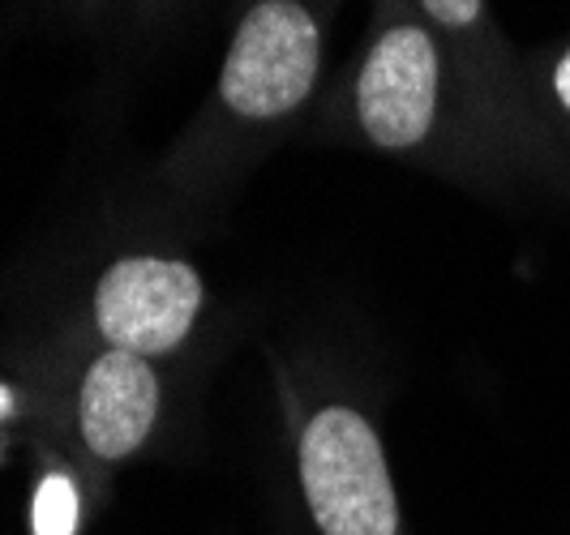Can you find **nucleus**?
Wrapping results in <instances>:
<instances>
[{"label": "nucleus", "mask_w": 570, "mask_h": 535, "mask_svg": "<svg viewBox=\"0 0 570 535\" xmlns=\"http://www.w3.org/2000/svg\"><path fill=\"white\" fill-rule=\"evenodd\" d=\"M48 416H52V386L39 365L0 373V450L48 428Z\"/></svg>", "instance_id": "1a4fd4ad"}, {"label": "nucleus", "mask_w": 570, "mask_h": 535, "mask_svg": "<svg viewBox=\"0 0 570 535\" xmlns=\"http://www.w3.org/2000/svg\"><path fill=\"white\" fill-rule=\"evenodd\" d=\"M451 60L459 65L463 82L481 99L498 133L519 150V159L532 168L537 180L570 185V164L549 146L528 86V57H519L489 0H407Z\"/></svg>", "instance_id": "423d86ee"}, {"label": "nucleus", "mask_w": 570, "mask_h": 535, "mask_svg": "<svg viewBox=\"0 0 570 535\" xmlns=\"http://www.w3.org/2000/svg\"><path fill=\"white\" fill-rule=\"evenodd\" d=\"M305 138L370 150L472 194H502L532 168L498 133L446 43L407 0H373L356 52L326 82Z\"/></svg>", "instance_id": "f257e3e1"}, {"label": "nucleus", "mask_w": 570, "mask_h": 535, "mask_svg": "<svg viewBox=\"0 0 570 535\" xmlns=\"http://www.w3.org/2000/svg\"><path fill=\"white\" fill-rule=\"evenodd\" d=\"M30 365H39L52 386V416L43 433H52L108 493L129 463L171 442L180 398L168 365L69 335H57Z\"/></svg>", "instance_id": "20e7f679"}, {"label": "nucleus", "mask_w": 570, "mask_h": 535, "mask_svg": "<svg viewBox=\"0 0 570 535\" xmlns=\"http://www.w3.org/2000/svg\"><path fill=\"white\" fill-rule=\"evenodd\" d=\"M340 9L343 0H236L215 82L150 171L171 215L202 219L228 206L275 146L305 133Z\"/></svg>", "instance_id": "f03ea898"}, {"label": "nucleus", "mask_w": 570, "mask_h": 535, "mask_svg": "<svg viewBox=\"0 0 570 535\" xmlns=\"http://www.w3.org/2000/svg\"><path fill=\"white\" fill-rule=\"evenodd\" d=\"M198 0H125L129 27L134 34H164L168 27H176Z\"/></svg>", "instance_id": "9d476101"}, {"label": "nucleus", "mask_w": 570, "mask_h": 535, "mask_svg": "<svg viewBox=\"0 0 570 535\" xmlns=\"http://www.w3.org/2000/svg\"><path fill=\"white\" fill-rule=\"evenodd\" d=\"M4 458H9V450H0V463H4Z\"/></svg>", "instance_id": "f8f14e48"}, {"label": "nucleus", "mask_w": 570, "mask_h": 535, "mask_svg": "<svg viewBox=\"0 0 570 535\" xmlns=\"http://www.w3.org/2000/svg\"><path fill=\"white\" fill-rule=\"evenodd\" d=\"M65 335L176 368L215 338V291L189 254L134 240L90 261Z\"/></svg>", "instance_id": "39448f33"}, {"label": "nucleus", "mask_w": 570, "mask_h": 535, "mask_svg": "<svg viewBox=\"0 0 570 535\" xmlns=\"http://www.w3.org/2000/svg\"><path fill=\"white\" fill-rule=\"evenodd\" d=\"M287 535H412L377 407L317 356L271 360Z\"/></svg>", "instance_id": "7ed1b4c3"}, {"label": "nucleus", "mask_w": 570, "mask_h": 535, "mask_svg": "<svg viewBox=\"0 0 570 535\" xmlns=\"http://www.w3.org/2000/svg\"><path fill=\"white\" fill-rule=\"evenodd\" d=\"M39 4L60 18H73V22H99L116 9V0H39Z\"/></svg>", "instance_id": "9b49d317"}, {"label": "nucleus", "mask_w": 570, "mask_h": 535, "mask_svg": "<svg viewBox=\"0 0 570 535\" xmlns=\"http://www.w3.org/2000/svg\"><path fill=\"white\" fill-rule=\"evenodd\" d=\"M30 488L27 535H86L90 523L108 509V488L86 472L52 433H30Z\"/></svg>", "instance_id": "0eeeda50"}, {"label": "nucleus", "mask_w": 570, "mask_h": 535, "mask_svg": "<svg viewBox=\"0 0 570 535\" xmlns=\"http://www.w3.org/2000/svg\"><path fill=\"white\" fill-rule=\"evenodd\" d=\"M528 86L544 138L570 164V39L553 52L528 57Z\"/></svg>", "instance_id": "6e6552de"}]
</instances>
